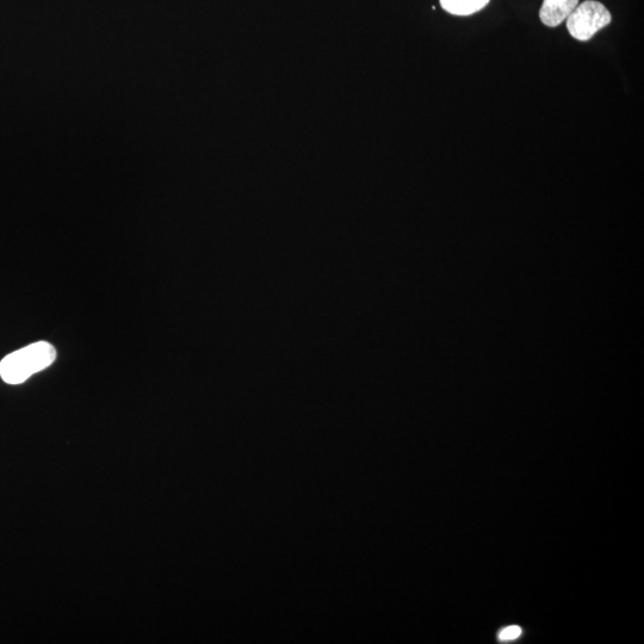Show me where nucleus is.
<instances>
[{"label":"nucleus","mask_w":644,"mask_h":644,"mask_svg":"<svg viewBox=\"0 0 644 644\" xmlns=\"http://www.w3.org/2000/svg\"><path fill=\"white\" fill-rule=\"evenodd\" d=\"M489 0H439L442 9L454 16H470L486 8Z\"/></svg>","instance_id":"20e7f679"},{"label":"nucleus","mask_w":644,"mask_h":644,"mask_svg":"<svg viewBox=\"0 0 644 644\" xmlns=\"http://www.w3.org/2000/svg\"><path fill=\"white\" fill-rule=\"evenodd\" d=\"M579 5V0H543L540 18L544 26L559 27Z\"/></svg>","instance_id":"7ed1b4c3"},{"label":"nucleus","mask_w":644,"mask_h":644,"mask_svg":"<svg viewBox=\"0 0 644 644\" xmlns=\"http://www.w3.org/2000/svg\"><path fill=\"white\" fill-rule=\"evenodd\" d=\"M55 359L57 351L52 344L37 342L3 358L0 376L9 385H21L29 377L51 367Z\"/></svg>","instance_id":"f257e3e1"},{"label":"nucleus","mask_w":644,"mask_h":644,"mask_svg":"<svg viewBox=\"0 0 644 644\" xmlns=\"http://www.w3.org/2000/svg\"><path fill=\"white\" fill-rule=\"evenodd\" d=\"M522 628L518 627V625H511V627H507L503 630L500 631L499 634V641L500 642H511L519 639L520 636H522Z\"/></svg>","instance_id":"39448f33"},{"label":"nucleus","mask_w":644,"mask_h":644,"mask_svg":"<svg viewBox=\"0 0 644 644\" xmlns=\"http://www.w3.org/2000/svg\"><path fill=\"white\" fill-rule=\"evenodd\" d=\"M612 21L611 12L596 0H586L574 9L567 18V29L573 39L585 42L591 40Z\"/></svg>","instance_id":"f03ea898"}]
</instances>
